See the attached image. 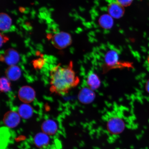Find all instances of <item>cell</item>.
<instances>
[{
  "label": "cell",
  "instance_id": "cell-52",
  "mask_svg": "<svg viewBox=\"0 0 149 149\" xmlns=\"http://www.w3.org/2000/svg\"><path fill=\"white\" fill-rule=\"evenodd\" d=\"M37 16H38V17L40 18V19H42V17H41L40 15V14H38V15H37Z\"/></svg>",
  "mask_w": 149,
  "mask_h": 149
},
{
  "label": "cell",
  "instance_id": "cell-31",
  "mask_svg": "<svg viewBox=\"0 0 149 149\" xmlns=\"http://www.w3.org/2000/svg\"><path fill=\"white\" fill-rule=\"evenodd\" d=\"M146 88L147 91L149 92V80L146 84Z\"/></svg>",
  "mask_w": 149,
  "mask_h": 149
},
{
  "label": "cell",
  "instance_id": "cell-32",
  "mask_svg": "<svg viewBox=\"0 0 149 149\" xmlns=\"http://www.w3.org/2000/svg\"><path fill=\"white\" fill-rule=\"evenodd\" d=\"M11 45L13 47H16L17 46V45L15 43L12 42L11 43Z\"/></svg>",
  "mask_w": 149,
  "mask_h": 149
},
{
  "label": "cell",
  "instance_id": "cell-57",
  "mask_svg": "<svg viewBox=\"0 0 149 149\" xmlns=\"http://www.w3.org/2000/svg\"><path fill=\"white\" fill-rule=\"evenodd\" d=\"M6 11H7V12H9V9H6Z\"/></svg>",
  "mask_w": 149,
  "mask_h": 149
},
{
  "label": "cell",
  "instance_id": "cell-20",
  "mask_svg": "<svg viewBox=\"0 0 149 149\" xmlns=\"http://www.w3.org/2000/svg\"><path fill=\"white\" fill-rule=\"evenodd\" d=\"M0 34H1V43H0V45H1V47L3 43L6 42L7 40H8L9 39L8 37L5 36L3 34H1V33H0Z\"/></svg>",
  "mask_w": 149,
  "mask_h": 149
},
{
  "label": "cell",
  "instance_id": "cell-7",
  "mask_svg": "<svg viewBox=\"0 0 149 149\" xmlns=\"http://www.w3.org/2000/svg\"><path fill=\"white\" fill-rule=\"evenodd\" d=\"M20 121L19 115L13 111L7 113L3 118V122L6 125L10 128H14L17 126Z\"/></svg>",
  "mask_w": 149,
  "mask_h": 149
},
{
  "label": "cell",
  "instance_id": "cell-17",
  "mask_svg": "<svg viewBox=\"0 0 149 149\" xmlns=\"http://www.w3.org/2000/svg\"><path fill=\"white\" fill-rule=\"evenodd\" d=\"M11 89L10 84L9 80L5 77L1 79V90L2 92H6Z\"/></svg>",
  "mask_w": 149,
  "mask_h": 149
},
{
  "label": "cell",
  "instance_id": "cell-5",
  "mask_svg": "<svg viewBox=\"0 0 149 149\" xmlns=\"http://www.w3.org/2000/svg\"><path fill=\"white\" fill-rule=\"evenodd\" d=\"M18 96L22 101L29 103L33 101L35 97V93L33 89L29 86H23L19 89Z\"/></svg>",
  "mask_w": 149,
  "mask_h": 149
},
{
  "label": "cell",
  "instance_id": "cell-11",
  "mask_svg": "<svg viewBox=\"0 0 149 149\" xmlns=\"http://www.w3.org/2000/svg\"><path fill=\"white\" fill-rule=\"evenodd\" d=\"M42 128L44 133L47 135H52L56 132L57 126L56 124L54 121L48 120L42 124Z\"/></svg>",
  "mask_w": 149,
  "mask_h": 149
},
{
  "label": "cell",
  "instance_id": "cell-36",
  "mask_svg": "<svg viewBox=\"0 0 149 149\" xmlns=\"http://www.w3.org/2000/svg\"><path fill=\"white\" fill-rule=\"evenodd\" d=\"M17 33L18 34L20 35L22 37L23 36V33H22L21 31H19L18 32H17Z\"/></svg>",
  "mask_w": 149,
  "mask_h": 149
},
{
  "label": "cell",
  "instance_id": "cell-10",
  "mask_svg": "<svg viewBox=\"0 0 149 149\" xmlns=\"http://www.w3.org/2000/svg\"><path fill=\"white\" fill-rule=\"evenodd\" d=\"M6 74L9 79L16 81L19 79L21 76V70L16 65H13L8 67L6 70Z\"/></svg>",
  "mask_w": 149,
  "mask_h": 149
},
{
  "label": "cell",
  "instance_id": "cell-1",
  "mask_svg": "<svg viewBox=\"0 0 149 149\" xmlns=\"http://www.w3.org/2000/svg\"><path fill=\"white\" fill-rule=\"evenodd\" d=\"M72 65L71 61L67 68L61 67V64H59L52 69L50 72L51 92L64 95L79 84V78L72 70Z\"/></svg>",
  "mask_w": 149,
  "mask_h": 149
},
{
  "label": "cell",
  "instance_id": "cell-54",
  "mask_svg": "<svg viewBox=\"0 0 149 149\" xmlns=\"http://www.w3.org/2000/svg\"><path fill=\"white\" fill-rule=\"evenodd\" d=\"M42 41L44 43L45 42V40L44 39H43L42 40Z\"/></svg>",
  "mask_w": 149,
  "mask_h": 149
},
{
  "label": "cell",
  "instance_id": "cell-49",
  "mask_svg": "<svg viewBox=\"0 0 149 149\" xmlns=\"http://www.w3.org/2000/svg\"><path fill=\"white\" fill-rule=\"evenodd\" d=\"M31 19H34L35 17V15H31Z\"/></svg>",
  "mask_w": 149,
  "mask_h": 149
},
{
  "label": "cell",
  "instance_id": "cell-40",
  "mask_svg": "<svg viewBox=\"0 0 149 149\" xmlns=\"http://www.w3.org/2000/svg\"><path fill=\"white\" fill-rule=\"evenodd\" d=\"M24 42L25 44L29 43V42L27 39H26L25 40H24Z\"/></svg>",
  "mask_w": 149,
  "mask_h": 149
},
{
  "label": "cell",
  "instance_id": "cell-12",
  "mask_svg": "<svg viewBox=\"0 0 149 149\" xmlns=\"http://www.w3.org/2000/svg\"><path fill=\"white\" fill-rule=\"evenodd\" d=\"M98 22L100 26L106 29H110L113 25V18L108 14H104L100 16Z\"/></svg>",
  "mask_w": 149,
  "mask_h": 149
},
{
  "label": "cell",
  "instance_id": "cell-43",
  "mask_svg": "<svg viewBox=\"0 0 149 149\" xmlns=\"http://www.w3.org/2000/svg\"><path fill=\"white\" fill-rule=\"evenodd\" d=\"M39 51H40V52H42H42H44V50L43 49V48H40V49H39Z\"/></svg>",
  "mask_w": 149,
  "mask_h": 149
},
{
  "label": "cell",
  "instance_id": "cell-37",
  "mask_svg": "<svg viewBox=\"0 0 149 149\" xmlns=\"http://www.w3.org/2000/svg\"><path fill=\"white\" fill-rule=\"evenodd\" d=\"M40 51H36V56H40Z\"/></svg>",
  "mask_w": 149,
  "mask_h": 149
},
{
  "label": "cell",
  "instance_id": "cell-28",
  "mask_svg": "<svg viewBox=\"0 0 149 149\" xmlns=\"http://www.w3.org/2000/svg\"><path fill=\"white\" fill-rule=\"evenodd\" d=\"M19 10L20 12L24 13V11L26 10V9L24 7H19Z\"/></svg>",
  "mask_w": 149,
  "mask_h": 149
},
{
  "label": "cell",
  "instance_id": "cell-39",
  "mask_svg": "<svg viewBox=\"0 0 149 149\" xmlns=\"http://www.w3.org/2000/svg\"><path fill=\"white\" fill-rule=\"evenodd\" d=\"M29 10H26H26L25 11H24V14H27L29 13Z\"/></svg>",
  "mask_w": 149,
  "mask_h": 149
},
{
  "label": "cell",
  "instance_id": "cell-35",
  "mask_svg": "<svg viewBox=\"0 0 149 149\" xmlns=\"http://www.w3.org/2000/svg\"><path fill=\"white\" fill-rule=\"evenodd\" d=\"M46 32L47 33H52V31L50 30V29H47L46 30Z\"/></svg>",
  "mask_w": 149,
  "mask_h": 149
},
{
  "label": "cell",
  "instance_id": "cell-8",
  "mask_svg": "<svg viewBox=\"0 0 149 149\" xmlns=\"http://www.w3.org/2000/svg\"><path fill=\"white\" fill-rule=\"evenodd\" d=\"M3 56L5 62L10 66L15 65L19 61V55L17 51L13 48L7 49Z\"/></svg>",
  "mask_w": 149,
  "mask_h": 149
},
{
  "label": "cell",
  "instance_id": "cell-14",
  "mask_svg": "<svg viewBox=\"0 0 149 149\" xmlns=\"http://www.w3.org/2000/svg\"><path fill=\"white\" fill-rule=\"evenodd\" d=\"M92 90L88 89H83L80 92L79 98L81 102L84 103H88L94 98V95Z\"/></svg>",
  "mask_w": 149,
  "mask_h": 149
},
{
  "label": "cell",
  "instance_id": "cell-4",
  "mask_svg": "<svg viewBox=\"0 0 149 149\" xmlns=\"http://www.w3.org/2000/svg\"><path fill=\"white\" fill-rule=\"evenodd\" d=\"M107 129L110 133L117 134L121 133L125 128V124L122 119L113 117L109 119L107 124Z\"/></svg>",
  "mask_w": 149,
  "mask_h": 149
},
{
  "label": "cell",
  "instance_id": "cell-33",
  "mask_svg": "<svg viewBox=\"0 0 149 149\" xmlns=\"http://www.w3.org/2000/svg\"><path fill=\"white\" fill-rule=\"evenodd\" d=\"M31 53H32V54L34 56H36V51H35L34 49H33V50H31Z\"/></svg>",
  "mask_w": 149,
  "mask_h": 149
},
{
  "label": "cell",
  "instance_id": "cell-42",
  "mask_svg": "<svg viewBox=\"0 0 149 149\" xmlns=\"http://www.w3.org/2000/svg\"><path fill=\"white\" fill-rule=\"evenodd\" d=\"M23 19L25 20H26L28 19V18L26 16L23 15Z\"/></svg>",
  "mask_w": 149,
  "mask_h": 149
},
{
  "label": "cell",
  "instance_id": "cell-41",
  "mask_svg": "<svg viewBox=\"0 0 149 149\" xmlns=\"http://www.w3.org/2000/svg\"><path fill=\"white\" fill-rule=\"evenodd\" d=\"M38 21L40 23H42L44 22L43 19H39Z\"/></svg>",
  "mask_w": 149,
  "mask_h": 149
},
{
  "label": "cell",
  "instance_id": "cell-16",
  "mask_svg": "<svg viewBox=\"0 0 149 149\" xmlns=\"http://www.w3.org/2000/svg\"><path fill=\"white\" fill-rule=\"evenodd\" d=\"M19 111L20 116L24 119H28L32 115L33 110L30 106L24 104L20 106Z\"/></svg>",
  "mask_w": 149,
  "mask_h": 149
},
{
  "label": "cell",
  "instance_id": "cell-38",
  "mask_svg": "<svg viewBox=\"0 0 149 149\" xmlns=\"http://www.w3.org/2000/svg\"><path fill=\"white\" fill-rule=\"evenodd\" d=\"M5 53V51L3 49L1 50V51H0V53H1V54H4Z\"/></svg>",
  "mask_w": 149,
  "mask_h": 149
},
{
  "label": "cell",
  "instance_id": "cell-44",
  "mask_svg": "<svg viewBox=\"0 0 149 149\" xmlns=\"http://www.w3.org/2000/svg\"><path fill=\"white\" fill-rule=\"evenodd\" d=\"M35 4L36 5H38L39 4V3L37 1H35L34 2Z\"/></svg>",
  "mask_w": 149,
  "mask_h": 149
},
{
  "label": "cell",
  "instance_id": "cell-34",
  "mask_svg": "<svg viewBox=\"0 0 149 149\" xmlns=\"http://www.w3.org/2000/svg\"><path fill=\"white\" fill-rule=\"evenodd\" d=\"M32 53H31V52H27L26 54V56L27 57H29L30 56L32 55Z\"/></svg>",
  "mask_w": 149,
  "mask_h": 149
},
{
  "label": "cell",
  "instance_id": "cell-30",
  "mask_svg": "<svg viewBox=\"0 0 149 149\" xmlns=\"http://www.w3.org/2000/svg\"><path fill=\"white\" fill-rule=\"evenodd\" d=\"M31 13V15H35V14H36V11H35V9L33 8H32Z\"/></svg>",
  "mask_w": 149,
  "mask_h": 149
},
{
  "label": "cell",
  "instance_id": "cell-48",
  "mask_svg": "<svg viewBox=\"0 0 149 149\" xmlns=\"http://www.w3.org/2000/svg\"><path fill=\"white\" fill-rule=\"evenodd\" d=\"M20 23H21V22H20V20L18 19L17 20L16 23L19 24Z\"/></svg>",
  "mask_w": 149,
  "mask_h": 149
},
{
  "label": "cell",
  "instance_id": "cell-6",
  "mask_svg": "<svg viewBox=\"0 0 149 149\" xmlns=\"http://www.w3.org/2000/svg\"><path fill=\"white\" fill-rule=\"evenodd\" d=\"M108 13L113 18H120L124 13V9L123 7L117 2L116 1L111 3L108 6Z\"/></svg>",
  "mask_w": 149,
  "mask_h": 149
},
{
  "label": "cell",
  "instance_id": "cell-56",
  "mask_svg": "<svg viewBox=\"0 0 149 149\" xmlns=\"http://www.w3.org/2000/svg\"><path fill=\"white\" fill-rule=\"evenodd\" d=\"M147 61H148V64L149 65V55L148 56V59H147Z\"/></svg>",
  "mask_w": 149,
  "mask_h": 149
},
{
  "label": "cell",
  "instance_id": "cell-55",
  "mask_svg": "<svg viewBox=\"0 0 149 149\" xmlns=\"http://www.w3.org/2000/svg\"><path fill=\"white\" fill-rule=\"evenodd\" d=\"M31 44L33 45H35V43H34V42H33V41H31Z\"/></svg>",
  "mask_w": 149,
  "mask_h": 149
},
{
  "label": "cell",
  "instance_id": "cell-47",
  "mask_svg": "<svg viewBox=\"0 0 149 149\" xmlns=\"http://www.w3.org/2000/svg\"><path fill=\"white\" fill-rule=\"evenodd\" d=\"M23 63L22 62H19L18 63V65H20V66H21V65H23Z\"/></svg>",
  "mask_w": 149,
  "mask_h": 149
},
{
  "label": "cell",
  "instance_id": "cell-51",
  "mask_svg": "<svg viewBox=\"0 0 149 149\" xmlns=\"http://www.w3.org/2000/svg\"><path fill=\"white\" fill-rule=\"evenodd\" d=\"M25 8L26 10H30V8L29 7H26Z\"/></svg>",
  "mask_w": 149,
  "mask_h": 149
},
{
  "label": "cell",
  "instance_id": "cell-22",
  "mask_svg": "<svg viewBox=\"0 0 149 149\" xmlns=\"http://www.w3.org/2000/svg\"><path fill=\"white\" fill-rule=\"evenodd\" d=\"M26 55L25 54H23V56L22 57V62L23 64H26L27 63V60L26 58Z\"/></svg>",
  "mask_w": 149,
  "mask_h": 149
},
{
  "label": "cell",
  "instance_id": "cell-18",
  "mask_svg": "<svg viewBox=\"0 0 149 149\" xmlns=\"http://www.w3.org/2000/svg\"><path fill=\"white\" fill-rule=\"evenodd\" d=\"M45 61L43 58L41 57L38 59L33 60L32 61L33 64L34 68L37 69H41L44 64Z\"/></svg>",
  "mask_w": 149,
  "mask_h": 149
},
{
  "label": "cell",
  "instance_id": "cell-58",
  "mask_svg": "<svg viewBox=\"0 0 149 149\" xmlns=\"http://www.w3.org/2000/svg\"><path fill=\"white\" fill-rule=\"evenodd\" d=\"M13 2L14 3H16V2L15 1H13Z\"/></svg>",
  "mask_w": 149,
  "mask_h": 149
},
{
  "label": "cell",
  "instance_id": "cell-59",
  "mask_svg": "<svg viewBox=\"0 0 149 149\" xmlns=\"http://www.w3.org/2000/svg\"><path fill=\"white\" fill-rule=\"evenodd\" d=\"M47 5H48V6H50V4H49V3H47Z\"/></svg>",
  "mask_w": 149,
  "mask_h": 149
},
{
  "label": "cell",
  "instance_id": "cell-15",
  "mask_svg": "<svg viewBox=\"0 0 149 149\" xmlns=\"http://www.w3.org/2000/svg\"><path fill=\"white\" fill-rule=\"evenodd\" d=\"M12 24V19L8 15L5 13L0 14V29L2 31L8 30Z\"/></svg>",
  "mask_w": 149,
  "mask_h": 149
},
{
  "label": "cell",
  "instance_id": "cell-13",
  "mask_svg": "<svg viewBox=\"0 0 149 149\" xmlns=\"http://www.w3.org/2000/svg\"><path fill=\"white\" fill-rule=\"evenodd\" d=\"M49 142V139L47 134L45 133H40L35 136L34 142L36 146L40 148H44Z\"/></svg>",
  "mask_w": 149,
  "mask_h": 149
},
{
  "label": "cell",
  "instance_id": "cell-50",
  "mask_svg": "<svg viewBox=\"0 0 149 149\" xmlns=\"http://www.w3.org/2000/svg\"><path fill=\"white\" fill-rule=\"evenodd\" d=\"M29 43L25 44V46L26 47H29Z\"/></svg>",
  "mask_w": 149,
  "mask_h": 149
},
{
  "label": "cell",
  "instance_id": "cell-25",
  "mask_svg": "<svg viewBox=\"0 0 149 149\" xmlns=\"http://www.w3.org/2000/svg\"><path fill=\"white\" fill-rule=\"evenodd\" d=\"M39 14H40L41 17L42 19H46V17H45V16L43 13L42 12H40V13H39Z\"/></svg>",
  "mask_w": 149,
  "mask_h": 149
},
{
  "label": "cell",
  "instance_id": "cell-27",
  "mask_svg": "<svg viewBox=\"0 0 149 149\" xmlns=\"http://www.w3.org/2000/svg\"><path fill=\"white\" fill-rule=\"evenodd\" d=\"M53 35H52L51 33H48L47 35V37L48 40L53 38Z\"/></svg>",
  "mask_w": 149,
  "mask_h": 149
},
{
  "label": "cell",
  "instance_id": "cell-24",
  "mask_svg": "<svg viewBox=\"0 0 149 149\" xmlns=\"http://www.w3.org/2000/svg\"><path fill=\"white\" fill-rule=\"evenodd\" d=\"M16 28L14 25H11L10 29H9V31H16Z\"/></svg>",
  "mask_w": 149,
  "mask_h": 149
},
{
  "label": "cell",
  "instance_id": "cell-45",
  "mask_svg": "<svg viewBox=\"0 0 149 149\" xmlns=\"http://www.w3.org/2000/svg\"><path fill=\"white\" fill-rule=\"evenodd\" d=\"M49 10L50 12H52V11H53L54 10V9L53 8H50L49 9Z\"/></svg>",
  "mask_w": 149,
  "mask_h": 149
},
{
  "label": "cell",
  "instance_id": "cell-19",
  "mask_svg": "<svg viewBox=\"0 0 149 149\" xmlns=\"http://www.w3.org/2000/svg\"><path fill=\"white\" fill-rule=\"evenodd\" d=\"M117 2L123 7H127L131 4L132 1H117Z\"/></svg>",
  "mask_w": 149,
  "mask_h": 149
},
{
  "label": "cell",
  "instance_id": "cell-53",
  "mask_svg": "<svg viewBox=\"0 0 149 149\" xmlns=\"http://www.w3.org/2000/svg\"><path fill=\"white\" fill-rule=\"evenodd\" d=\"M21 68H22V70H24V68H24V66H23V65H21Z\"/></svg>",
  "mask_w": 149,
  "mask_h": 149
},
{
  "label": "cell",
  "instance_id": "cell-29",
  "mask_svg": "<svg viewBox=\"0 0 149 149\" xmlns=\"http://www.w3.org/2000/svg\"><path fill=\"white\" fill-rule=\"evenodd\" d=\"M11 12L12 13V14H14L15 15H17L18 14L17 11L16 9H14V10L11 11Z\"/></svg>",
  "mask_w": 149,
  "mask_h": 149
},
{
  "label": "cell",
  "instance_id": "cell-3",
  "mask_svg": "<svg viewBox=\"0 0 149 149\" xmlns=\"http://www.w3.org/2000/svg\"><path fill=\"white\" fill-rule=\"evenodd\" d=\"M52 40L53 42V45L56 47L62 49L71 44L72 38L69 33L61 31L54 35Z\"/></svg>",
  "mask_w": 149,
  "mask_h": 149
},
{
  "label": "cell",
  "instance_id": "cell-21",
  "mask_svg": "<svg viewBox=\"0 0 149 149\" xmlns=\"http://www.w3.org/2000/svg\"><path fill=\"white\" fill-rule=\"evenodd\" d=\"M46 23L47 24H51L54 22V20L51 18L47 17L46 18Z\"/></svg>",
  "mask_w": 149,
  "mask_h": 149
},
{
  "label": "cell",
  "instance_id": "cell-9",
  "mask_svg": "<svg viewBox=\"0 0 149 149\" xmlns=\"http://www.w3.org/2000/svg\"><path fill=\"white\" fill-rule=\"evenodd\" d=\"M86 83L89 88L92 90H95L99 88L101 82L97 74L91 72L87 76Z\"/></svg>",
  "mask_w": 149,
  "mask_h": 149
},
{
  "label": "cell",
  "instance_id": "cell-46",
  "mask_svg": "<svg viewBox=\"0 0 149 149\" xmlns=\"http://www.w3.org/2000/svg\"><path fill=\"white\" fill-rule=\"evenodd\" d=\"M29 49H30L31 51V50H33V49H33V48L31 46H30V45H29Z\"/></svg>",
  "mask_w": 149,
  "mask_h": 149
},
{
  "label": "cell",
  "instance_id": "cell-2",
  "mask_svg": "<svg viewBox=\"0 0 149 149\" xmlns=\"http://www.w3.org/2000/svg\"><path fill=\"white\" fill-rule=\"evenodd\" d=\"M104 60L105 65L103 67V72L105 73L113 69L130 68L132 66L130 63L119 61L118 53L115 50H109L104 55Z\"/></svg>",
  "mask_w": 149,
  "mask_h": 149
},
{
  "label": "cell",
  "instance_id": "cell-23",
  "mask_svg": "<svg viewBox=\"0 0 149 149\" xmlns=\"http://www.w3.org/2000/svg\"><path fill=\"white\" fill-rule=\"evenodd\" d=\"M35 47H36V49L38 50L39 49H40V48H43V47L42 45L40 43H38L35 44Z\"/></svg>",
  "mask_w": 149,
  "mask_h": 149
},
{
  "label": "cell",
  "instance_id": "cell-26",
  "mask_svg": "<svg viewBox=\"0 0 149 149\" xmlns=\"http://www.w3.org/2000/svg\"><path fill=\"white\" fill-rule=\"evenodd\" d=\"M23 27L24 29H25L26 31H29V28H28V26L26 25V24H24L23 26Z\"/></svg>",
  "mask_w": 149,
  "mask_h": 149
}]
</instances>
